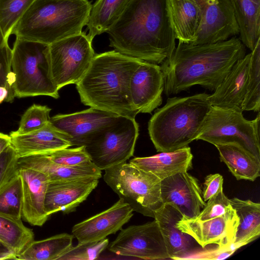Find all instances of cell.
<instances>
[{
    "mask_svg": "<svg viewBox=\"0 0 260 260\" xmlns=\"http://www.w3.org/2000/svg\"><path fill=\"white\" fill-rule=\"evenodd\" d=\"M106 32L115 50L156 64L176 47L169 0H128Z\"/></svg>",
    "mask_w": 260,
    "mask_h": 260,
    "instance_id": "6da1fadb",
    "label": "cell"
},
{
    "mask_svg": "<svg viewBox=\"0 0 260 260\" xmlns=\"http://www.w3.org/2000/svg\"><path fill=\"white\" fill-rule=\"evenodd\" d=\"M245 53V46L235 37L200 45L179 42L160 66L165 93L177 94L195 85L215 90Z\"/></svg>",
    "mask_w": 260,
    "mask_h": 260,
    "instance_id": "7a4b0ae2",
    "label": "cell"
},
{
    "mask_svg": "<svg viewBox=\"0 0 260 260\" xmlns=\"http://www.w3.org/2000/svg\"><path fill=\"white\" fill-rule=\"evenodd\" d=\"M142 60L115 50L95 54L76 84L81 102L91 108L135 118L138 113L132 102L130 83Z\"/></svg>",
    "mask_w": 260,
    "mask_h": 260,
    "instance_id": "3957f363",
    "label": "cell"
},
{
    "mask_svg": "<svg viewBox=\"0 0 260 260\" xmlns=\"http://www.w3.org/2000/svg\"><path fill=\"white\" fill-rule=\"evenodd\" d=\"M91 6L88 0H35L12 34L50 45L81 32L88 22Z\"/></svg>",
    "mask_w": 260,
    "mask_h": 260,
    "instance_id": "277c9868",
    "label": "cell"
},
{
    "mask_svg": "<svg viewBox=\"0 0 260 260\" xmlns=\"http://www.w3.org/2000/svg\"><path fill=\"white\" fill-rule=\"evenodd\" d=\"M209 94L168 98L148 122L149 135L158 152H169L186 146L198 137L211 105Z\"/></svg>",
    "mask_w": 260,
    "mask_h": 260,
    "instance_id": "5b68a950",
    "label": "cell"
},
{
    "mask_svg": "<svg viewBox=\"0 0 260 260\" xmlns=\"http://www.w3.org/2000/svg\"><path fill=\"white\" fill-rule=\"evenodd\" d=\"M11 65L15 76V97L59 98L51 73L49 45L16 38Z\"/></svg>",
    "mask_w": 260,
    "mask_h": 260,
    "instance_id": "8992f818",
    "label": "cell"
},
{
    "mask_svg": "<svg viewBox=\"0 0 260 260\" xmlns=\"http://www.w3.org/2000/svg\"><path fill=\"white\" fill-rule=\"evenodd\" d=\"M104 171V180L119 199L133 211L154 218L162 205L159 178L126 161Z\"/></svg>",
    "mask_w": 260,
    "mask_h": 260,
    "instance_id": "52a82bcc",
    "label": "cell"
},
{
    "mask_svg": "<svg viewBox=\"0 0 260 260\" xmlns=\"http://www.w3.org/2000/svg\"><path fill=\"white\" fill-rule=\"evenodd\" d=\"M241 111L211 106L201 126L197 140L215 146L236 144L260 160L259 121L245 119Z\"/></svg>",
    "mask_w": 260,
    "mask_h": 260,
    "instance_id": "ba28073f",
    "label": "cell"
},
{
    "mask_svg": "<svg viewBox=\"0 0 260 260\" xmlns=\"http://www.w3.org/2000/svg\"><path fill=\"white\" fill-rule=\"evenodd\" d=\"M92 41L82 31L49 45L52 76L58 90L76 84L84 75L95 54Z\"/></svg>",
    "mask_w": 260,
    "mask_h": 260,
    "instance_id": "9c48e42d",
    "label": "cell"
},
{
    "mask_svg": "<svg viewBox=\"0 0 260 260\" xmlns=\"http://www.w3.org/2000/svg\"><path fill=\"white\" fill-rule=\"evenodd\" d=\"M139 136L135 118L118 116L86 150L101 171L126 162L133 156Z\"/></svg>",
    "mask_w": 260,
    "mask_h": 260,
    "instance_id": "30bf717a",
    "label": "cell"
},
{
    "mask_svg": "<svg viewBox=\"0 0 260 260\" xmlns=\"http://www.w3.org/2000/svg\"><path fill=\"white\" fill-rule=\"evenodd\" d=\"M109 250L119 255L144 259H170L156 221L121 229Z\"/></svg>",
    "mask_w": 260,
    "mask_h": 260,
    "instance_id": "8fae6325",
    "label": "cell"
},
{
    "mask_svg": "<svg viewBox=\"0 0 260 260\" xmlns=\"http://www.w3.org/2000/svg\"><path fill=\"white\" fill-rule=\"evenodd\" d=\"M118 116L90 107L71 114L56 115L50 118L49 122L64 134L71 146L87 147L92 144Z\"/></svg>",
    "mask_w": 260,
    "mask_h": 260,
    "instance_id": "7c38bea8",
    "label": "cell"
},
{
    "mask_svg": "<svg viewBox=\"0 0 260 260\" xmlns=\"http://www.w3.org/2000/svg\"><path fill=\"white\" fill-rule=\"evenodd\" d=\"M202 12V22L192 45L225 41L239 34L230 0H195Z\"/></svg>",
    "mask_w": 260,
    "mask_h": 260,
    "instance_id": "4fadbf2b",
    "label": "cell"
},
{
    "mask_svg": "<svg viewBox=\"0 0 260 260\" xmlns=\"http://www.w3.org/2000/svg\"><path fill=\"white\" fill-rule=\"evenodd\" d=\"M160 194L162 204L175 208L183 218L197 217L206 204L198 179L187 172L162 180Z\"/></svg>",
    "mask_w": 260,
    "mask_h": 260,
    "instance_id": "5bb4252c",
    "label": "cell"
},
{
    "mask_svg": "<svg viewBox=\"0 0 260 260\" xmlns=\"http://www.w3.org/2000/svg\"><path fill=\"white\" fill-rule=\"evenodd\" d=\"M239 222L236 212L204 220L182 218L176 223V226L191 236L202 248L215 244L235 249L233 244Z\"/></svg>",
    "mask_w": 260,
    "mask_h": 260,
    "instance_id": "9a60e30c",
    "label": "cell"
},
{
    "mask_svg": "<svg viewBox=\"0 0 260 260\" xmlns=\"http://www.w3.org/2000/svg\"><path fill=\"white\" fill-rule=\"evenodd\" d=\"M164 84L160 67L142 60L130 83L132 102L138 113H151L161 104Z\"/></svg>",
    "mask_w": 260,
    "mask_h": 260,
    "instance_id": "2e32d148",
    "label": "cell"
},
{
    "mask_svg": "<svg viewBox=\"0 0 260 260\" xmlns=\"http://www.w3.org/2000/svg\"><path fill=\"white\" fill-rule=\"evenodd\" d=\"M133 215V210L119 200L109 208L73 226L72 235L79 243L98 241L120 230Z\"/></svg>",
    "mask_w": 260,
    "mask_h": 260,
    "instance_id": "e0dca14e",
    "label": "cell"
},
{
    "mask_svg": "<svg viewBox=\"0 0 260 260\" xmlns=\"http://www.w3.org/2000/svg\"><path fill=\"white\" fill-rule=\"evenodd\" d=\"M98 183L99 179L94 177L49 181L45 201L46 213L50 216L58 211L65 214L75 211Z\"/></svg>",
    "mask_w": 260,
    "mask_h": 260,
    "instance_id": "ac0fdd59",
    "label": "cell"
},
{
    "mask_svg": "<svg viewBox=\"0 0 260 260\" xmlns=\"http://www.w3.org/2000/svg\"><path fill=\"white\" fill-rule=\"evenodd\" d=\"M22 185L21 218L30 225L42 226L49 216L45 209L49 180L45 174L26 168H19Z\"/></svg>",
    "mask_w": 260,
    "mask_h": 260,
    "instance_id": "d6986e66",
    "label": "cell"
},
{
    "mask_svg": "<svg viewBox=\"0 0 260 260\" xmlns=\"http://www.w3.org/2000/svg\"><path fill=\"white\" fill-rule=\"evenodd\" d=\"M250 53L238 60L209 100L212 106L243 111V103L246 92Z\"/></svg>",
    "mask_w": 260,
    "mask_h": 260,
    "instance_id": "ffe728a7",
    "label": "cell"
},
{
    "mask_svg": "<svg viewBox=\"0 0 260 260\" xmlns=\"http://www.w3.org/2000/svg\"><path fill=\"white\" fill-rule=\"evenodd\" d=\"M182 218L180 212L171 205L162 204L154 212L170 259L180 260L185 255L202 247L189 235L181 232L176 223Z\"/></svg>",
    "mask_w": 260,
    "mask_h": 260,
    "instance_id": "44dd1931",
    "label": "cell"
},
{
    "mask_svg": "<svg viewBox=\"0 0 260 260\" xmlns=\"http://www.w3.org/2000/svg\"><path fill=\"white\" fill-rule=\"evenodd\" d=\"M11 145L18 157L44 154L71 146L66 136L49 122L43 127L23 135L11 132Z\"/></svg>",
    "mask_w": 260,
    "mask_h": 260,
    "instance_id": "7402d4cb",
    "label": "cell"
},
{
    "mask_svg": "<svg viewBox=\"0 0 260 260\" xmlns=\"http://www.w3.org/2000/svg\"><path fill=\"white\" fill-rule=\"evenodd\" d=\"M192 154L188 146L143 157H135L129 162L150 172L161 180L179 173L187 172L192 167Z\"/></svg>",
    "mask_w": 260,
    "mask_h": 260,
    "instance_id": "603a6c76",
    "label": "cell"
},
{
    "mask_svg": "<svg viewBox=\"0 0 260 260\" xmlns=\"http://www.w3.org/2000/svg\"><path fill=\"white\" fill-rule=\"evenodd\" d=\"M19 168H26L42 172L49 181H62L81 178L100 179L102 171L93 163L88 166L68 167L56 164L45 154H37L19 157Z\"/></svg>",
    "mask_w": 260,
    "mask_h": 260,
    "instance_id": "cb8c5ba5",
    "label": "cell"
},
{
    "mask_svg": "<svg viewBox=\"0 0 260 260\" xmlns=\"http://www.w3.org/2000/svg\"><path fill=\"white\" fill-rule=\"evenodd\" d=\"M170 12L176 39L191 44L201 26V9L195 0H169Z\"/></svg>",
    "mask_w": 260,
    "mask_h": 260,
    "instance_id": "d4e9b609",
    "label": "cell"
},
{
    "mask_svg": "<svg viewBox=\"0 0 260 260\" xmlns=\"http://www.w3.org/2000/svg\"><path fill=\"white\" fill-rule=\"evenodd\" d=\"M220 160L225 164L237 180L254 181L260 175V160L234 143L215 146Z\"/></svg>",
    "mask_w": 260,
    "mask_h": 260,
    "instance_id": "484cf974",
    "label": "cell"
},
{
    "mask_svg": "<svg viewBox=\"0 0 260 260\" xmlns=\"http://www.w3.org/2000/svg\"><path fill=\"white\" fill-rule=\"evenodd\" d=\"M239 27L240 40L251 51L260 40V0H230Z\"/></svg>",
    "mask_w": 260,
    "mask_h": 260,
    "instance_id": "4316f807",
    "label": "cell"
},
{
    "mask_svg": "<svg viewBox=\"0 0 260 260\" xmlns=\"http://www.w3.org/2000/svg\"><path fill=\"white\" fill-rule=\"evenodd\" d=\"M239 217L233 247L237 250L256 240L260 235V204L237 198L230 199Z\"/></svg>",
    "mask_w": 260,
    "mask_h": 260,
    "instance_id": "83f0119b",
    "label": "cell"
},
{
    "mask_svg": "<svg viewBox=\"0 0 260 260\" xmlns=\"http://www.w3.org/2000/svg\"><path fill=\"white\" fill-rule=\"evenodd\" d=\"M73 235L57 234L48 238L32 241L20 254L16 259L58 260L73 246Z\"/></svg>",
    "mask_w": 260,
    "mask_h": 260,
    "instance_id": "f1b7e54d",
    "label": "cell"
},
{
    "mask_svg": "<svg viewBox=\"0 0 260 260\" xmlns=\"http://www.w3.org/2000/svg\"><path fill=\"white\" fill-rule=\"evenodd\" d=\"M128 0H97L92 5L87 23L88 36L92 41L106 32Z\"/></svg>",
    "mask_w": 260,
    "mask_h": 260,
    "instance_id": "f546056e",
    "label": "cell"
},
{
    "mask_svg": "<svg viewBox=\"0 0 260 260\" xmlns=\"http://www.w3.org/2000/svg\"><path fill=\"white\" fill-rule=\"evenodd\" d=\"M34 240L32 229L25 226L21 219L0 215V241L16 256Z\"/></svg>",
    "mask_w": 260,
    "mask_h": 260,
    "instance_id": "4dcf8cb0",
    "label": "cell"
},
{
    "mask_svg": "<svg viewBox=\"0 0 260 260\" xmlns=\"http://www.w3.org/2000/svg\"><path fill=\"white\" fill-rule=\"evenodd\" d=\"M246 92L243 111L259 112L260 108V40L250 53Z\"/></svg>",
    "mask_w": 260,
    "mask_h": 260,
    "instance_id": "1f68e13d",
    "label": "cell"
},
{
    "mask_svg": "<svg viewBox=\"0 0 260 260\" xmlns=\"http://www.w3.org/2000/svg\"><path fill=\"white\" fill-rule=\"evenodd\" d=\"M22 185L18 174L0 189V215L21 219Z\"/></svg>",
    "mask_w": 260,
    "mask_h": 260,
    "instance_id": "d6a6232c",
    "label": "cell"
},
{
    "mask_svg": "<svg viewBox=\"0 0 260 260\" xmlns=\"http://www.w3.org/2000/svg\"><path fill=\"white\" fill-rule=\"evenodd\" d=\"M35 0H0V26L8 40L23 14Z\"/></svg>",
    "mask_w": 260,
    "mask_h": 260,
    "instance_id": "836d02e7",
    "label": "cell"
},
{
    "mask_svg": "<svg viewBox=\"0 0 260 260\" xmlns=\"http://www.w3.org/2000/svg\"><path fill=\"white\" fill-rule=\"evenodd\" d=\"M51 110L47 106L32 105L21 116L18 129L11 133L23 135L43 127L49 122Z\"/></svg>",
    "mask_w": 260,
    "mask_h": 260,
    "instance_id": "e575fe53",
    "label": "cell"
},
{
    "mask_svg": "<svg viewBox=\"0 0 260 260\" xmlns=\"http://www.w3.org/2000/svg\"><path fill=\"white\" fill-rule=\"evenodd\" d=\"M12 49L8 44L0 26V86L5 87L8 90L6 102H12L15 96L13 84L15 76L11 69Z\"/></svg>",
    "mask_w": 260,
    "mask_h": 260,
    "instance_id": "d590c367",
    "label": "cell"
},
{
    "mask_svg": "<svg viewBox=\"0 0 260 260\" xmlns=\"http://www.w3.org/2000/svg\"><path fill=\"white\" fill-rule=\"evenodd\" d=\"M44 154L53 162L68 167L85 166L93 163L85 146L67 148Z\"/></svg>",
    "mask_w": 260,
    "mask_h": 260,
    "instance_id": "8d00e7d4",
    "label": "cell"
},
{
    "mask_svg": "<svg viewBox=\"0 0 260 260\" xmlns=\"http://www.w3.org/2000/svg\"><path fill=\"white\" fill-rule=\"evenodd\" d=\"M109 245L108 239L85 242L73 246L58 260H93L96 259Z\"/></svg>",
    "mask_w": 260,
    "mask_h": 260,
    "instance_id": "74e56055",
    "label": "cell"
},
{
    "mask_svg": "<svg viewBox=\"0 0 260 260\" xmlns=\"http://www.w3.org/2000/svg\"><path fill=\"white\" fill-rule=\"evenodd\" d=\"M236 212L229 199L224 193L223 189L216 196L210 199L197 219L204 220Z\"/></svg>",
    "mask_w": 260,
    "mask_h": 260,
    "instance_id": "f35d334b",
    "label": "cell"
},
{
    "mask_svg": "<svg viewBox=\"0 0 260 260\" xmlns=\"http://www.w3.org/2000/svg\"><path fill=\"white\" fill-rule=\"evenodd\" d=\"M16 152L11 144L0 155V189L18 174Z\"/></svg>",
    "mask_w": 260,
    "mask_h": 260,
    "instance_id": "ab89813d",
    "label": "cell"
},
{
    "mask_svg": "<svg viewBox=\"0 0 260 260\" xmlns=\"http://www.w3.org/2000/svg\"><path fill=\"white\" fill-rule=\"evenodd\" d=\"M236 250L232 248H223L216 245L211 248H200L189 253L182 259H224L232 255Z\"/></svg>",
    "mask_w": 260,
    "mask_h": 260,
    "instance_id": "60d3db41",
    "label": "cell"
},
{
    "mask_svg": "<svg viewBox=\"0 0 260 260\" xmlns=\"http://www.w3.org/2000/svg\"><path fill=\"white\" fill-rule=\"evenodd\" d=\"M223 178L219 174H209L205 178L202 191L203 198L206 202L216 196L223 189Z\"/></svg>",
    "mask_w": 260,
    "mask_h": 260,
    "instance_id": "b9f144b4",
    "label": "cell"
},
{
    "mask_svg": "<svg viewBox=\"0 0 260 260\" xmlns=\"http://www.w3.org/2000/svg\"><path fill=\"white\" fill-rule=\"evenodd\" d=\"M16 259L15 254L0 241V260Z\"/></svg>",
    "mask_w": 260,
    "mask_h": 260,
    "instance_id": "7bdbcfd3",
    "label": "cell"
},
{
    "mask_svg": "<svg viewBox=\"0 0 260 260\" xmlns=\"http://www.w3.org/2000/svg\"><path fill=\"white\" fill-rule=\"evenodd\" d=\"M11 144L10 136L0 133V155Z\"/></svg>",
    "mask_w": 260,
    "mask_h": 260,
    "instance_id": "ee69618b",
    "label": "cell"
},
{
    "mask_svg": "<svg viewBox=\"0 0 260 260\" xmlns=\"http://www.w3.org/2000/svg\"><path fill=\"white\" fill-rule=\"evenodd\" d=\"M8 96V90L4 86H0V104L6 101Z\"/></svg>",
    "mask_w": 260,
    "mask_h": 260,
    "instance_id": "f6af8a7d",
    "label": "cell"
}]
</instances>
